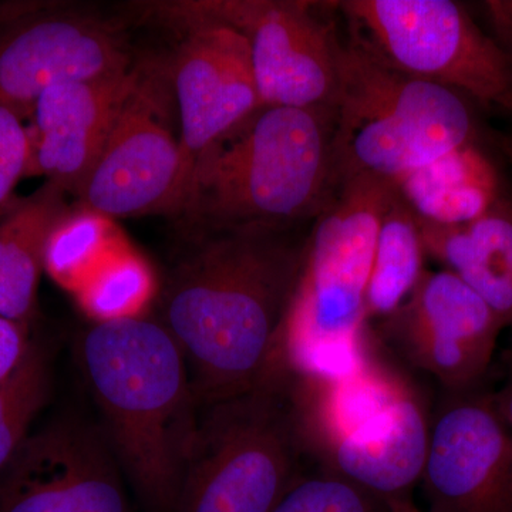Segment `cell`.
<instances>
[{
	"label": "cell",
	"mask_w": 512,
	"mask_h": 512,
	"mask_svg": "<svg viewBox=\"0 0 512 512\" xmlns=\"http://www.w3.org/2000/svg\"><path fill=\"white\" fill-rule=\"evenodd\" d=\"M296 228L181 232L157 320L183 353L200 410L249 392L275 365L308 238Z\"/></svg>",
	"instance_id": "6da1fadb"
},
{
	"label": "cell",
	"mask_w": 512,
	"mask_h": 512,
	"mask_svg": "<svg viewBox=\"0 0 512 512\" xmlns=\"http://www.w3.org/2000/svg\"><path fill=\"white\" fill-rule=\"evenodd\" d=\"M77 360L138 503L177 512L201 412L177 343L157 319L94 322Z\"/></svg>",
	"instance_id": "7a4b0ae2"
},
{
	"label": "cell",
	"mask_w": 512,
	"mask_h": 512,
	"mask_svg": "<svg viewBox=\"0 0 512 512\" xmlns=\"http://www.w3.org/2000/svg\"><path fill=\"white\" fill-rule=\"evenodd\" d=\"M377 342L346 372L293 375L306 458L392 505L410 503L429 448L431 410L402 366Z\"/></svg>",
	"instance_id": "3957f363"
},
{
	"label": "cell",
	"mask_w": 512,
	"mask_h": 512,
	"mask_svg": "<svg viewBox=\"0 0 512 512\" xmlns=\"http://www.w3.org/2000/svg\"><path fill=\"white\" fill-rule=\"evenodd\" d=\"M335 110L261 107L195 165L180 232L315 220L339 184Z\"/></svg>",
	"instance_id": "277c9868"
},
{
	"label": "cell",
	"mask_w": 512,
	"mask_h": 512,
	"mask_svg": "<svg viewBox=\"0 0 512 512\" xmlns=\"http://www.w3.org/2000/svg\"><path fill=\"white\" fill-rule=\"evenodd\" d=\"M397 185L366 174L342 175L315 218L278 362L296 376H332L359 363L377 342L365 295L380 224Z\"/></svg>",
	"instance_id": "5b68a950"
},
{
	"label": "cell",
	"mask_w": 512,
	"mask_h": 512,
	"mask_svg": "<svg viewBox=\"0 0 512 512\" xmlns=\"http://www.w3.org/2000/svg\"><path fill=\"white\" fill-rule=\"evenodd\" d=\"M478 143L470 100L383 62L350 35L339 57L336 168L399 185L460 148Z\"/></svg>",
	"instance_id": "8992f818"
},
{
	"label": "cell",
	"mask_w": 512,
	"mask_h": 512,
	"mask_svg": "<svg viewBox=\"0 0 512 512\" xmlns=\"http://www.w3.org/2000/svg\"><path fill=\"white\" fill-rule=\"evenodd\" d=\"M292 373L275 363L254 389L204 407L177 512H272L306 473Z\"/></svg>",
	"instance_id": "52a82bcc"
},
{
	"label": "cell",
	"mask_w": 512,
	"mask_h": 512,
	"mask_svg": "<svg viewBox=\"0 0 512 512\" xmlns=\"http://www.w3.org/2000/svg\"><path fill=\"white\" fill-rule=\"evenodd\" d=\"M170 29L220 23L247 40L261 107L335 110L343 40L326 13L332 2L183 0L140 6Z\"/></svg>",
	"instance_id": "ba28073f"
},
{
	"label": "cell",
	"mask_w": 512,
	"mask_h": 512,
	"mask_svg": "<svg viewBox=\"0 0 512 512\" xmlns=\"http://www.w3.org/2000/svg\"><path fill=\"white\" fill-rule=\"evenodd\" d=\"M350 35L383 62L512 117V63L453 0H343Z\"/></svg>",
	"instance_id": "9c48e42d"
},
{
	"label": "cell",
	"mask_w": 512,
	"mask_h": 512,
	"mask_svg": "<svg viewBox=\"0 0 512 512\" xmlns=\"http://www.w3.org/2000/svg\"><path fill=\"white\" fill-rule=\"evenodd\" d=\"M126 29L79 6H0V109L32 116L53 84L92 79L133 64Z\"/></svg>",
	"instance_id": "30bf717a"
},
{
	"label": "cell",
	"mask_w": 512,
	"mask_h": 512,
	"mask_svg": "<svg viewBox=\"0 0 512 512\" xmlns=\"http://www.w3.org/2000/svg\"><path fill=\"white\" fill-rule=\"evenodd\" d=\"M158 74L144 63L140 82L76 197L111 220L143 215L177 220L187 200L183 150L165 120Z\"/></svg>",
	"instance_id": "8fae6325"
},
{
	"label": "cell",
	"mask_w": 512,
	"mask_h": 512,
	"mask_svg": "<svg viewBox=\"0 0 512 512\" xmlns=\"http://www.w3.org/2000/svg\"><path fill=\"white\" fill-rule=\"evenodd\" d=\"M503 329L481 296L441 269L424 272L376 335L407 365L433 376L441 390L457 392L485 384Z\"/></svg>",
	"instance_id": "7c38bea8"
},
{
	"label": "cell",
	"mask_w": 512,
	"mask_h": 512,
	"mask_svg": "<svg viewBox=\"0 0 512 512\" xmlns=\"http://www.w3.org/2000/svg\"><path fill=\"white\" fill-rule=\"evenodd\" d=\"M493 390H441L420 484L429 512H512V429Z\"/></svg>",
	"instance_id": "4fadbf2b"
},
{
	"label": "cell",
	"mask_w": 512,
	"mask_h": 512,
	"mask_svg": "<svg viewBox=\"0 0 512 512\" xmlns=\"http://www.w3.org/2000/svg\"><path fill=\"white\" fill-rule=\"evenodd\" d=\"M0 512H134L103 430L62 417L30 433L0 473Z\"/></svg>",
	"instance_id": "5bb4252c"
},
{
	"label": "cell",
	"mask_w": 512,
	"mask_h": 512,
	"mask_svg": "<svg viewBox=\"0 0 512 512\" xmlns=\"http://www.w3.org/2000/svg\"><path fill=\"white\" fill-rule=\"evenodd\" d=\"M183 42L173 80L180 111L185 174L190 190L195 165L261 109L247 40L220 23L177 29Z\"/></svg>",
	"instance_id": "9a60e30c"
},
{
	"label": "cell",
	"mask_w": 512,
	"mask_h": 512,
	"mask_svg": "<svg viewBox=\"0 0 512 512\" xmlns=\"http://www.w3.org/2000/svg\"><path fill=\"white\" fill-rule=\"evenodd\" d=\"M144 63L92 79L66 80L46 90L33 109V174L79 195Z\"/></svg>",
	"instance_id": "2e32d148"
},
{
	"label": "cell",
	"mask_w": 512,
	"mask_h": 512,
	"mask_svg": "<svg viewBox=\"0 0 512 512\" xmlns=\"http://www.w3.org/2000/svg\"><path fill=\"white\" fill-rule=\"evenodd\" d=\"M419 218V217H417ZM427 256L470 286L512 329V197L507 191L476 220L439 225L420 220Z\"/></svg>",
	"instance_id": "e0dca14e"
},
{
	"label": "cell",
	"mask_w": 512,
	"mask_h": 512,
	"mask_svg": "<svg viewBox=\"0 0 512 512\" xmlns=\"http://www.w3.org/2000/svg\"><path fill=\"white\" fill-rule=\"evenodd\" d=\"M67 192L42 185L0 220V316L29 326L45 271L47 239L69 211Z\"/></svg>",
	"instance_id": "ac0fdd59"
},
{
	"label": "cell",
	"mask_w": 512,
	"mask_h": 512,
	"mask_svg": "<svg viewBox=\"0 0 512 512\" xmlns=\"http://www.w3.org/2000/svg\"><path fill=\"white\" fill-rule=\"evenodd\" d=\"M397 187L420 220L439 225L468 224L505 192L497 165L480 143L448 154Z\"/></svg>",
	"instance_id": "d6986e66"
},
{
	"label": "cell",
	"mask_w": 512,
	"mask_h": 512,
	"mask_svg": "<svg viewBox=\"0 0 512 512\" xmlns=\"http://www.w3.org/2000/svg\"><path fill=\"white\" fill-rule=\"evenodd\" d=\"M426 248L416 212L397 187L377 235L365 295L366 322L393 315L423 278Z\"/></svg>",
	"instance_id": "ffe728a7"
},
{
	"label": "cell",
	"mask_w": 512,
	"mask_h": 512,
	"mask_svg": "<svg viewBox=\"0 0 512 512\" xmlns=\"http://www.w3.org/2000/svg\"><path fill=\"white\" fill-rule=\"evenodd\" d=\"M121 239L111 218L79 204L70 207L47 239L45 271L76 293Z\"/></svg>",
	"instance_id": "44dd1931"
},
{
	"label": "cell",
	"mask_w": 512,
	"mask_h": 512,
	"mask_svg": "<svg viewBox=\"0 0 512 512\" xmlns=\"http://www.w3.org/2000/svg\"><path fill=\"white\" fill-rule=\"evenodd\" d=\"M153 272L147 262L119 242L76 292L94 322L141 316L153 296Z\"/></svg>",
	"instance_id": "7402d4cb"
},
{
	"label": "cell",
	"mask_w": 512,
	"mask_h": 512,
	"mask_svg": "<svg viewBox=\"0 0 512 512\" xmlns=\"http://www.w3.org/2000/svg\"><path fill=\"white\" fill-rule=\"evenodd\" d=\"M272 512H393L386 501L357 485L316 470L303 473Z\"/></svg>",
	"instance_id": "603a6c76"
},
{
	"label": "cell",
	"mask_w": 512,
	"mask_h": 512,
	"mask_svg": "<svg viewBox=\"0 0 512 512\" xmlns=\"http://www.w3.org/2000/svg\"><path fill=\"white\" fill-rule=\"evenodd\" d=\"M33 174V143L23 117L0 109V220L9 214L20 198L15 191L23 177Z\"/></svg>",
	"instance_id": "cb8c5ba5"
},
{
	"label": "cell",
	"mask_w": 512,
	"mask_h": 512,
	"mask_svg": "<svg viewBox=\"0 0 512 512\" xmlns=\"http://www.w3.org/2000/svg\"><path fill=\"white\" fill-rule=\"evenodd\" d=\"M47 372L50 370L45 350L36 343H30L18 370L13 373L8 382L0 386V420L9 412L10 407L18 402L23 393Z\"/></svg>",
	"instance_id": "d4e9b609"
},
{
	"label": "cell",
	"mask_w": 512,
	"mask_h": 512,
	"mask_svg": "<svg viewBox=\"0 0 512 512\" xmlns=\"http://www.w3.org/2000/svg\"><path fill=\"white\" fill-rule=\"evenodd\" d=\"M30 343L29 326L0 316V386L18 370Z\"/></svg>",
	"instance_id": "484cf974"
},
{
	"label": "cell",
	"mask_w": 512,
	"mask_h": 512,
	"mask_svg": "<svg viewBox=\"0 0 512 512\" xmlns=\"http://www.w3.org/2000/svg\"><path fill=\"white\" fill-rule=\"evenodd\" d=\"M490 35L512 63V0H485L481 3Z\"/></svg>",
	"instance_id": "4316f807"
},
{
	"label": "cell",
	"mask_w": 512,
	"mask_h": 512,
	"mask_svg": "<svg viewBox=\"0 0 512 512\" xmlns=\"http://www.w3.org/2000/svg\"><path fill=\"white\" fill-rule=\"evenodd\" d=\"M504 372L503 384L493 393L494 402L498 413L512 429V349L505 353Z\"/></svg>",
	"instance_id": "83f0119b"
},
{
	"label": "cell",
	"mask_w": 512,
	"mask_h": 512,
	"mask_svg": "<svg viewBox=\"0 0 512 512\" xmlns=\"http://www.w3.org/2000/svg\"><path fill=\"white\" fill-rule=\"evenodd\" d=\"M392 510L393 512H429L427 510H420L413 501H410V503L392 505Z\"/></svg>",
	"instance_id": "f1b7e54d"
},
{
	"label": "cell",
	"mask_w": 512,
	"mask_h": 512,
	"mask_svg": "<svg viewBox=\"0 0 512 512\" xmlns=\"http://www.w3.org/2000/svg\"><path fill=\"white\" fill-rule=\"evenodd\" d=\"M501 146H503V150L512 161V134L511 136L501 138Z\"/></svg>",
	"instance_id": "f546056e"
}]
</instances>
